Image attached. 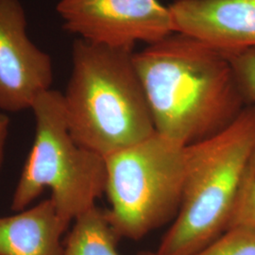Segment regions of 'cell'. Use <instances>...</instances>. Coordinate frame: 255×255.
<instances>
[{"instance_id":"1","label":"cell","mask_w":255,"mask_h":255,"mask_svg":"<svg viewBox=\"0 0 255 255\" xmlns=\"http://www.w3.org/2000/svg\"><path fill=\"white\" fill-rule=\"evenodd\" d=\"M155 132L184 146L231 125L246 103L228 58L174 32L133 53Z\"/></svg>"},{"instance_id":"2","label":"cell","mask_w":255,"mask_h":255,"mask_svg":"<svg viewBox=\"0 0 255 255\" xmlns=\"http://www.w3.org/2000/svg\"><path fill=\"white\" fill-rule=\"evenodd\" d=\"M133 53L79 38L72 45V70L63 93L67 124L81 146L102 157L155 133Z\"/></svg>"},{"instance_id":"3","label":"cell","mask_w":255,"mask_h":255,"mask_svg":"<svg viewBox=\"0 0 255 255\" xmlns=\"http://www.w3.org/2000/svg\"><path fill=\"white\" fill-rule=\"evenodd\" d=\"M255 162V104L218 134L188 146L182 204L156 253L189 255L222 236Z\"/></svg>"},{"instance_id":"4","label":"cell","mask_w":255,"mask_h":255,"mask_svg":"<svg viewBox=\"0 0 255 255\" xmlns=\"http://www.w3.org/2000/svg\"><path fill=\"white\" fill-rule=\"evenodd\" d=\"M31 111L35 120L32 147L20 174L10 208H27L43 191H51L57 214L69 227L83 213L96 206L105 193V159L74 139L66 120L62 92L40 95Z\"/></svg>"},{"instance_id":"5","label":"cell","mask_w":255,"mask_h":255,"mask_svg":"<svg viewBox=\"0 0 255 255\" xmlns=\"http://www.w3.org/2000/svg\"><path fill=\"white\" fill-rule=\"evenodd\" d=\"M105 215L119 239L138 240L175 219L188 171V146L153 135L104 157Z\"/></svg>"},{"instance_id":"6","label":"cell","mask_w":255,"mask_h":255,"mask_svg":"<svg viewBox=\"0 0 255 255\" xmlns=\"http://www.w3.org/2000/svg\"><path fill=\"white\" fill-rule=\"evenodd\" d=\"M56 9L67 32L104 46L133 49L175 32L169 7L159 0H59Z\"/></svg>"},{"instance_id":"7","label":"cell","mask_w":255,"mask_h":255,"mask_svg":"<svg viewBox=\"0 0 255 255\" xmlns=\"http://www.w3.org/2000/svg\"><path fill=\"white\" fill-rule=\"evenodd\" d=\"M20 0H0V112L31 109L54 81L53 62L27 33Z\"/></svg>"},{"instance_id":"8","label":"cell","mask_w":255,"mask_h":255,"mask_svg":"<svg viewBox=\"0 0 255 255\" xmlns=\"http://www.w3.org/2000/svg\"><path fill=\"white\" fill-rule=\"evenodd\" d=\"M175 32L228 56L255 47V0H174Z\"/></svg>"},{"instance_id":"9","label":"cell","mask_w":255,"mask_h":255,"mask_svg":"<svg viewBox=\"0 0 255 255\" xmlns=\"http://www.w3.org/2000/svg\"><path fill=\"white\" fill-rule=\"evenodd\" d=\"M67 229L50 198L12 216H0V255H63Z\"/></svg>"},{"instance_id":"10","label":"cell","mask_w":255,"mask_h":255,"mask_svg":"<svg viewBox=\"0 0 255 255\" xmlns=\"http://www.w3.org/2000/svg\"><path fill=\"white\" fill-rule=\"evenodd\" d=\"M119 240L105 210L96 205L74 220L63 255H120Z\"/></svg>"},{"instance_id":"11","label":"cell","mask_w":255,"mask_h":255,"mask_svg":"<svg viewBox=\"0 0 255 255\" xmlns=\"http://www.w3.org/2000/svg\"><path fill=\"white\" fill-rule=\"evenodd\" d=\"M138 255H159L156 252H142ZM189 255H255V233L231 229L209 245Z\"/></svg>"},{"instance_id":"12","label":"cell","mask_w":255,"mask_h":255,"mask_svg":"<svg viewBox=\"0 0 255 255\" xmlns=\"http://www.w3.org/2000/svg\"><path fill=\"white\" fill-rule=\"evenodd\" d=\"M231 229H242L255 233V162L238 193L227 231Z\"/></svg>"},{"instance_id":"13","label":"cell","mask_w":255,"mask_h":255,"mask_svg":"<svg viewBox=\"0 0 255 255\" xmlns=\"http://www.w3.org/2000/svg\"><path fill=\"white\" fill-rule=\"evenodd\" d=\"M246 105L255 104V47L226 56Z\"/></svg>"},{"instance_id":"14","label":"cell","mask_w":255,"mask_h":255,"mask_svg":"<svg viewBox=\"0 0 255 255\" xmlns=\"http://www.w3.org/2000/svg\"><path fill=\"white\" fill-rule=\"evenodd\" d=\"M9 117L5 113L0 112V170L4 163L5 148L9 137Z\"/></svg>"}]
</instances>
